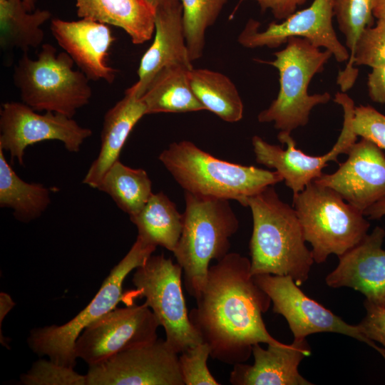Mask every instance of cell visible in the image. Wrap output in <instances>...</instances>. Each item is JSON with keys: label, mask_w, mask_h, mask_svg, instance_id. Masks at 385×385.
<instances>
[{"label": "cell", "mask_w": 385, "mask_h": 385, "mask_svg": "<svg viewBox=\"0 0 385 385\" xmlns=\"http://www.w3.org/2000/svg\"><path fill=\"white\" fill-rule=\"evenodd\" d=\"M250 260L229 252L208 270L190 320L210 356L228 365L249 359L255 344L282 345L267 331L262 314L271 299L251 274Z\"/></svg>", "instance_id": "obj_1"}, {"label": "cell", "mask_w": 385, "mask_h": 385, "mask_svg": "<svg viewBox=\"0 0 385 385\" xmlns=\"http://www.w3.org/2000/svg\"><path fill=\"white\" fill-rule=\"evenodd\" d=\"M246 207L253 220L249 244L251 274L289 276L302 285L314 261L294 207L279 198L274 185L250 197Z\"/></svg>", "instance_id": "obj_2"}, {"label": "cell", "mask_w": 385, "mask_h": 385, "mask_svg": "<svg viewBox=\"0 0 385 385\" xmlns=\"http://www.w3.org/2000/svg\"><path fill=\"white\" fill-rule=\"evenodd\" d=\"M158 160L185 192L234 200L245 207L250 197L283 181L275 170L219 159L189 140L170 143Z\"/></svg>", "instance_id": "obj_3"}, {"label": "cell", "mask_w": 385, "mask_h": 385, "mask_svg": "<svg viewBox=\"0 0 385 385\" xmlns=\"http://www.w3.org/2000/svg\"><path fill=\"white\" fill-rule=\"evenodd\" d=\"M184 196L183 230L173 255L183 269L186 290L195 299L206 282L211 260L229 253L230 238L238 230L239 220L229 200L188 192Z\"/></svg>", "instance_id": "obj_4"}, {"label": "cell", "mask_w": 385, "mask_h": 385, "mask_svg": "<svg viewBox=\"0 0 385 385\" xmlns=\"http://www.w3.org/2000/svg\"><path fill=\"white\" fill-rule=\"evenodd\" d=\"M273 54L275 58L265 63L278 70L279 90L270 106L258 114L257 120L273 122L279 132L291 133L308 123L314 107L330 101L328 92L309 95L308 87L313 77L324 70L332 53L305 38L291 37L284 49Z\"/></svg>", "instance_id": "obj_5"}, {"label": "cell", "mask_w": 385, "mask_h": 385, "mask_svg": "<svg viewBox=\"0 0 385 385\" xmlns=\"http://www.w3.org/2000/svg\"><path fill=\"white\" fill-rule=\"evenodd\" d=\"M66 52L58 53L50 43L41 45L36 59L23 53L15 65L13 82L21 101L38 111H51L73 118L92 96L89 79L73 69Z\"/></svg>", "instance_id": "obj_6"}, {"label": "cell", "mask_w": 385, "mask_h": 385, "mask_svg": "<svg viewBox=\"0 0 385 385\" xmlns=\"http://www.w3.org/2000/svg\"><path fill=\"white\" fill-rule=\"evenodd\" d=\"M292 203L317 264L326 262L332 254L344 255L368 234L370 223L361 211L332 188L314 181L294 195Z\"/></svg>", "instance_id": "obj_7"}, {"label": "cell", "mask_w": 385, "mask_h": 385, "mask_svg": "<svg viewBox=\"0 0 385 385\" xmlns=\"http://www.w3.org/2000/svg\"><path fill=\"white\" fill-rule=\"evenodd\" d=\"M139 237L124 257L111 270L89 304L66 324L36 328L27 339L38 356H48L60 365L74 368L76 341L89 324L115 309L123 299V285L129 273L141 266L155 250Z\"/></svg>", "instance_id": "obj_8"}, {"label": "cell", "mask_w": 385, "mask_h": 385, "mask_svg": "<svg viewBox=\"0 0 385 385\" xmlns=\"http://www.w3.org/2000/svg\"><path fill=\"white\" fill-rule=\"evenodd\" d=\"M183 272L171 258L151 255L135 269L132 278L135 297L145 299L164 328L166 343L178 354L202 342L189 318L182 289Z\"/></svg>", "instance_id": "obj_9"}, {"label": "cell", "mask_w": 385, "mask_h": 385, "mask_svg": "<svg viewBox=\"0 0 385 385\" xmlns=\"http://www.w3.org/2000/svg\"><path fill=\"white\" fill-rule=\"evenodd\" d=\"M334 101L343 109V126L336 143L324 155L312 156L306 154L296 148L294 140L288 133L279 132L277 135L279 141L286 144V150L267 143L258 135L252 138L256 161L277 171L285 185L292 190L293 195L319 178L329 162H337L340 154H347L356 142L357 135L352 128L355 108L354 101L345 93L338 92Z\"/></svg>", "instance_id": "obj_10"}, {"label": "cell", "mask_w": 385, "mask_h": 385, "mask_svg": "<svg viewBox=\"0 0 385 385\" xmlns=\"http://www.w3.org/2000/svg\"><path fill=\"white\" fill-rule=\"evenodd\" d=\"M160 324L144 302L115 308L86 327L76 341L77 359L88 366L158 339Z\"/></svg>", "instance_id": "obj_11"}, {"label": "cell", "mask_w": 385, "mask_h": 385, "mask_svg": "<svg viewBox=\"0 0 385 385\" xmlns=\"http://www.w3.org/2000/svg\"><path fill=\"white\" fill-rule=\"evenodd\" d=\"M91 135L90 128L81 126L72 118L51 111L39 113L23 102H6L1 108L0 148L21 165L29 145L58 140L70 153H78Z\"/></svg>", "instance_id": "obj_12"}, {"label": "cell", "mask_w": 385, "mask_h": 385, "mask_svg": "<svg viewBox=\"0 0 385 385\" xmlns=\"http://www.w3.org/2000/svg\"><path fill=\"white\" fill-rule=\"evenodd\" d=\"M273 304L272 311L287 320L294 339L319 332L344 334L366 343L385 359V349L366 338L359 327L345 322L342 318L307 296L289 276L261 274L253 276Z\"/></svg>", "instance_id": "obj_13"}, {"label": "cell", "mask_w": 385, "mask_h": 385, "mask_svg": "<svg viewBox=\"0 0 385 385\" xmlns=\"http://www.w3.org/2000/svg\"><path fill=\"white\" fill-rule=\"evenodd\" d=\"M334 0H314L307 8L296 11L279 23L268 24L260 31V23L249 19L237 37L238 43L247 48L267 46L277 48L286 43L291 37L308 40L318 48H324L332 53L337 61L349 60V49L344 46L333 27Z\"/></svg>", "instance_id": "obj_14"}, {"label": "cell", "mask_w": 385, "mask_h": 385, "mask_svg": "<svg viewBox=\"0 0 385 385\" xmlns=\"http://www.w3.org/2000/svg\"><path fill=\"white\" fill-rule=\"evenodd\" d=\"M86 385H185L178 354L158 339L88 366Z\"/></svg>", "instance_id": "obj_15"}, {"label": "cell", "mask_w": 385, "mask_h": 385, "mask_svg": "<svg viewBox=\"0 0 385 385\" xmlns=\"http://www.w3.org/2000/svg\"><path fill=\"white\" fill-rule=\"evenodd\" d=\"M337 171L314 181L336 191L362 212L385 197V155L365 138L356 142Z\"/></svg>", "instance_id": "obj_16"}, {"label": "cell", "mask_w": 385, "mask_h": 385, "mask_svg": "<svg viewBox=\"0 0 385 385\" xmlns=\"http://www.w3.org/2000/svg\"><path fill=\"white\" fill-rule=\"evenodd\" d=\"M385 237L384 228L376 226L356 246L339 257L337 267L327 274L326 284L333 288L351 287L366 300L385 307Z\"/></svg>", "instance_id": "obj_17"}, {"label": "cell", "mask_w": 385, "mask_h": 385, "mask_svg": "<svg viewBox=\"0 0 385 385\" xmlns=\"http://www.w3.org/2000/svg\"><path fill=\"white\" fill-rule=\"evenodd\" d=\"M50 28L58 44L90 81L113 83L118 71L107 63V58L115 37L107 24L53 19Z\"/></svg>", "instance_id": "obj_18"}, {"label": "cell", "mask_w": 385, "mask_h": 385, "mask_svg": "<svg viewBox=\"0 0 385 385\" xmlns=\"http://www.w3.org/2000/svg\"><path fill=\"white\" fill-rule=\"evenodd\" d=\"M172 64L192 66L186 46L180 0H164L155 8L154 39L143 54L133 84L140 97L154 76Z\"/></svg>", "instance_id": "obj_19"}, {"label": "cell", "mask_w": 385, "mask_h": 385, "mask_svg": "<svg viewBox=\"0 0 385 385\" xmlns=\"http://www.w3.org/2000/svg\"><path fill=\"white\" fill-rule=\"evenodd\" d=\"M260 344L252 346V365L244 363L233 366L230 382L233 385H312L298 371L302 360L310 355L306 339H294L291 344Z\"/></svg>", "instance_id": "obj_20"}, {"label": "cell", "mask_w": 385, "mask_h": 385, "mask_svg": "<svg viewBox=\"0 0 385 385\" xmlns=\"http://www.w3.org/2000/svg\"><path fill=\"white\" fill-rule=\"evenodd\" d=\"M145 115V106L133 85L104 115L100 151L88 168L83 184L97 189L105 173L118 160L131 130Z\"/></svg>", "instance_id": "obj_21"}, {"label": "cell", "mask_w": 385, "mask_h": 385, "mask_svg": "<svg viewBox=\"0 0 385 385\" xmlns=\"http://www.w3.org/2000/svg\"><path fill=\"white\" fill-rule=\"evenodd\" d=\"M78 17L122 29L133 43L143 44L155 33V9L145 0H75Z\"/></svg>", "instance_id": "obj_22"}, {"label": "cell", "mask_w": 385, "mask_h": 385, "mask_svg": "<svg viewBox=\"0 0 385 385\" xmlns=\"http://www.w3.org/2000/svg\"><path fill=\"white\" fill-rule=\"evenodd\" d=\"M192 66L172 64L161 69L140 96L146 113H187L205 111L190 83Z\"/></svg>", "instance_id": "obj_23"}, {"label": "cell", "mask_w": 385, "mask_h": 385, "mask_svg": "<svg viewBox=\"0 0 385 385\" xmlns=\"http://www.w3.org/2000/svg\"><path fill=\"white\" fill-rule=\"evenodd\" d=\"M130 220L138 229V237L173 252L182 233L183 214L165 193H153L143 208Z\"/></svg>", "instance_id": "obj_24"}, {"label": "cell", "mask_w": 385, "mask_h": 385, "mask_svg": "<svg viewBox=\"0 0 385 385\" xmlns=\"http://www.w3.org/2000/svg\"><path fill=\"white\" fill-rule=\"evenodd\" d=\"M47 10L29 11L23 0H0V45L4 50L28 53L44 39L41 26L50 19Z\"/></svg>", "instance_id": "obj_25"}, {"label": "cell", "mask_w": 385, "mask_h": 385, "mask_svg": "<svg viewBox=\"0 0 385 385\" xmlns=\"http://www.w3.org/2000/svg\"><path fill=\"white\" fill-rule=\"evenodd\" d=\"M51 190L40 183H30L19 177L0 148V206L13 210L19 221L29 222L38 217L51 202Z\"/></svg>", "instance_id": "obj_26"}, {"label": "cell", "mask_w": 385, "mask_h": 385, "mask_svg": "<svg viewBox=\"0 0 385 385\" xmlns=\"http://www.w3.org/2000/svg\"><path fill=\"white\" fill-rule=\"evenodd\" d=\"M192 90L204 106L222 120L235 123L243 116L244 106L233 82L222 73L207 68H192L190 72Z\"/></svg>", "instance_id": "obj_27"}, {"label": "cell", "mask_w": 385, "mask_h": 385, "mask_svg": "<svg viewBox=\"0 0 385 385\" xmlns=\"http://www.w3.org/2000/svg\"><path fill=\"white\" fill-rule=\"evenodd\" d=\"M97 189L109 195L129 217L139 212L153 193L145 170L132 168L119 160L105 173Z\"/></svg>", "instance_id": "obj_28"}, {"label": "cell", "mask_w": 385, "mask_h": 385, "mask_svg": "<svg viewBox=\"0 0 385 385\" xmlns=\"http://www.w3.org/2000/svg\"><path fill=\"white\" fill-rule=\"evenodd\" d=\"M374 0H334V15L338 27L345 36L349 58L346 67L340 71L337 83L342 92H346L354 86L359 70L354 67V58L357 41L363 31L372 26Z\"/></svg>", "instance_id": "obj_29"}, {"label": "cell", "mask_w": 385, "mask_h": 385, "mask_svg": "<svg viewBox=\"0 0 385 385\" xmlns=\"http://www.w3.org/2000/svg\"><path fill=\"white\" fill-rule=\"evenodd\" d=\"M186 46L192 62L203 54L205 33L217 19L227 0H180Z\"/></svg>", "instance_id": "obj_30"}, {"label": "cell", "mask_w": 385, "mask_h": 385, "mask_svg": "<svg viewBox=\"0 0 385 385\" xmlns=\"http://www.w3.org/2000/svg\"><path fill=\"white\" fill-rule=\"evenodd\" d=\"M20 381L24 385H86V374L50 359L35 361L26 373L21 375Z\"/></svg>", "instance_id": "obj_31"}, {"label": "cell", "mask_w": 385, "mask_h": 385, "mask_svg": "<svg viewBox=\"0 0 385 385\" xmlns=\"http://www.w3.org/2000/svg\"><path fill=\"white\" fill-rule=\"evenodd\" d=\"M210 353L205 342L180 353L179 366L185 385H220L207 365Z\"/></svg>", "instance_id": "obj_32"}, {"label": "cell", "mask_w": 385, "mask_h": 385, "mask_svg": "<svg viewBox=\"0 0 385 385\" xmlns=\"http://www.w3.org/2000/svg\"><path fill=\"white\" fill-rule=\"evenodd\" d=\"M354 65L371 68L385 65V20L377 19L376 26L363 31L356 46Z\"/></svg>", "instance_id": "obj_33"}, {"label": "cell", "mask_w": 385, "mask_h": 385, "mask_svg": "<svg viewBox=\"0 0 385 385\" xmlns=\"http://www.w3.org/2000/svg\"><path fill=\"white\" fill-rule=\"evenodd\" d=\"M352 128L357 136L385 150V115L370 106H355Z\"/></svg>", "instance_id": "obj_34"}, {"label": "cell", "mask_w": 385, "mask_h": 385, "mask_svg": "<svg viewBox=\"0 0 385 385\" xmlns=\"http://www.w3.org/2000/svg\"><path fill=\"white\" fill-rule=\"evenodd\" d=\"M364 305L366 315L358 326L366 338L380 343L385 349V307L376 306L366 299Z\"/></svg>", "instance_id": "obj_35"}, {"label": "cell", "mask_w": 385, "mask_h": 385, "mask_svg": "<svg viewBox=\"0 0 385 385\" xmlns=\"http://www.w3.org/2000/svg\"><path fill=\"white\" fill-rule=\"evenodd\" d=\"M257 2L262 11L270 10L274 19L283 21L303 5L307 0H253Z\"/></svg>", "instance_id": "obj_36"}, {"label": "cell", "mask_w": 385, "mask_h": 385, "mask_svg": "<svg viewBox=\"0 0 385 385\" xmlns=\"http://www.w3.org/2000/svg\"><path fill=\"white\" fill-rule=\"evenodd\" d=\"M367 86L372 101L385 103V65L372 68L368 76Z\"/></svg>", "instance_id": "obj_37"}, {"label": "cell", "mask_w": 385, "mask_h": 385, "mask_svg": "<svg viewBox=\"0 0 385 385\" xmlns=\"http://www.w3.org/2000/svg\"><path fill=\"white\" fill-rule=\"evenodd\" d=\"M364 215L371 220H376L385 215V197L373 204L364 211Z\"/></svg>", "instance_id": "obj_38"}, {"label": "cell", "mask_w": 385, "mask_h": 385, "mask_svg": "<svg viewBox=\"0 0 385 385\" xmlns=\"http://www.w3.org/2000/svg\"><path fill=\"white\" fill-rule=\"evenodd\" d=\"M1 299V323L6 314L14 306V303L11 299L10 296L6 293L1 292L0 294Z\"/></svg>", "instance_id": "obj_39"}, {"label": "cell", "mask_w": 385, "mask_h": 385, "mask_svg": "<svg viewBox=\"0 0 385 385\" xmlns=\"http://www.w3.org/2000/svg\"><path fill=\"white\" fill-rule=\"evenodd\" d=\"M373 14L377 19L385 20V0H374Z\"/></svg>", "instance_id": "obj_40"}, {"label": "cell", "mask_w": 385, "mask_h": 385, "mask_svg": "<svg viewBox=\"0 0 385 385\" xmlns=\"http://www.w3.org/2000/svg\"><path fill=\"white\" fill-rule=\"evenodd\" d=\"M23 1L29 11H34L36 0H23Z\"/></svg>", "instance_id": "obj_41"}, {"label": "cell", "mask_w": 385, "mask_h": 385, "mask_svg": "<svg viewBox=\"0 0 385 385\" xmlns=\"http://www.w3.org/2000/svg\"><path fill=\"white\" fill-rule=\"evenodd\" d=\"M145 1L155 9L156 6L158 4H160L161 2H163L164 0H145Z\"/></svg>", "instance_id": "obj_42"}]
</instances>
